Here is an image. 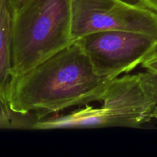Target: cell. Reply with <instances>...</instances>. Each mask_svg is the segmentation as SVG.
Here are the masks:
<instances>
[{"label":"cell","mask_w":157,"mask_h":157,"mask_svg":"<svg viewBox=\"0 0 157 157\" xmlns=\"http://www.w3.org/2000/svg\"><path fill=\"white\" fill-rule=\"evenodd\" d=\"M113 79L95 73L77 42L20 76L12 78L7 94L11 112L35 114L38 120L75 106L101 102Z\"/></svg>","instance_id":"cell-1"},{"label":"cell","mask_w":157,"mask_h":157,"mask_svg":"<svg viewBox=\"0 0 157 157\" xmlns=\"http://www.w3.org/2000/svg\"><path fill=\"white\" fill-rule=\"evenodd\" d=\"M72 2L25 0L12 9V78L73 44Z\"/></svg>","instance_id":"cell-2"},{"label":"cell","mask_w":157,"mask_h":157,"mask_svg":"<svg viewBox=\"0 0 157 157\" xmlns=\"http://www.w3.org/2000/svg\"><path fill=\"white\" fill-rule=\"evenodd\" d=\"M98 107L86 104L62 116L38 120L32 130L139 127L153 119L157 101L146 89L139 74L112 80Z\"/></svg>","instance_id":"cell-3"},{"label":"cell","mask_w":157,"mask_h":157,"mask_svg":"<svg viewBox=\"0 0 157 157\" xmlns=\"http://www.w3.org/2000/svg\"><path fill=\"white\" fill-rule=\"evenodd\" d=\"M71 33L74 42L102 31H126L157 38V12L139 2L73 0Z\"/></svg>","instance_id":"cell-4"},{"label":"cell","mask_w":157,"mask_h":157,"mask_svg":"<svg viewBox=\"0 0 157 157\" xmlns=\"http://www.w3.org/2000/svg\"><path fill=\"white\" fill-rule=\"evenodd\" d=\"M88 57L95 73L114 79L141 65L156 48L157 38L126 31H102L77 40Z\"/></svg>","instance_id":"cell-5"},{"label":"cell","mask_w":157,"mask_h":157,"mask_svg":"<svg viewBox=\"0 0 157 157\" xmlns=\"http://www.w3.org/2000/svg\"><path fill=\"white\" fill-rule=\"evenodd\" d=\"M12 16L10 0H0V109L13 116L7 102V94L12 78Z\"/></svg>","instance_id":"cell-6"},{"label":"cell","mask_w":157,"mask_h":157,"mask_svg":"<svg viewBox=\"0 0 157 157\" xmlns=\"http://www.w3.org/2000/svg\"><path fill=\"white\" fill-rule=\"evenodd\" d=\"M30 116L25 115L22 118L14 117L9 116L0 109V128H19V127H29L31 125Z\"/></svg>","instance_id":"cell-7"},{"label":"cell","mask_w":157,"mask_h":157,"mask_svg":"<svg viewBox=\"0 0 157 157\" xmlns=\"http://www.w3.org/2000/svg\"><path fill=\"white\" fill-rule=\"evenodd\" d=\"M139 75L144 87L157 101V73L146 71Z\"/></svg>","instance_id":"cell-8"},{"label":"cell","mask_w":157,"mask_h":157,"mask_svg":"<svg viewBox=\"0 0 157 157\" xmlns=\"http://www.w3.org/2000/svg\"><path fill=\"white\" fill-rule=\"evenodd\" d=\"M146 71L157 73V47L141 64Z\"/></svg>","instance_id":"cell-9"},{"label":"cell","mask_w":157,"mask_h":157,"mask_svg":"<svg viewBox=\"0 0 157 157\" xmlns=\"http://www.w3.org/2000/svg\"><path fill=\"white\" fill-rule=\"evenodd\" d=\"M137 2L157 12V0H137Z\"/></svg>","instance_id":"cell-10"},{"label":"cell","mask_w":157,"mask_h":157,"mask_svg":"<svg viewBox=\"0 0 157 157\" xmlns=\"http://www.w3.org/2000/svg\"><path fill=\"white\" fill-rule=\"evenodd\" d=\"M25 0H10L11 6H12V9L13 8L17 7V6H20L21 3H23Z\"/></svg>","instance_id":"cell-11"},{"label":"cell","mask_w":157,"mask_h":157,"mask_svg":"<svg viewBox=\"0 0 157 157\" xmlns=\"http://www.w3.org/2000/svg\"><path fill=\"white\" fill-rule=\"evenodd\" d=\"M154 118V119H157V106L156 107V108H155L154 111H153V119Z\"/></svg>","instance_id":"cell-12"}]
</instances>
